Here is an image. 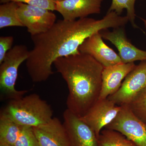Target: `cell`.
<instances>
[{"label":"cell","instance_id":"cell-1","mask_svg":"<svg viewBox=\"0 0 146 146\" xmlns=\"http://www.w3.org/2000/svg\"><path fill=\"white\" fill-rule=\"evenodd\" d=\"M117 26L116 16L107 13L100 20L86 17L73 21L58 20L46 31L31 36L33 47L26 65L32 81H46L54 74L52 65L55 60L78 53L79 47L88 37Z\"/></svg>","mask_w":146,"mask_h":146},{"label":"cell","instance_id":"cell-2","mask_svg":"<svg viewBox=\"0 0 146 146\" xmlns=\"http://www.w3.org/2000/svg\"><path fill=\"white\" fill-rule=\"evenodd\" d=\"M53 65L68 86L67 109L82 117L98 100L104 68L90 55L80 52L57 58Z\"/></svg>","mask_w":146,"mask_h":146},{"label":"cell","instance_id":"cell-3","mask_svg":"<svg viewBox=\"0 0 146 146\" xmlns=\"http://www.w3.org/2000/svg\"><path fill=\"white\" fill-rule=\"evenodd\" d=\"M1 113L19 125L36 127L50 121L53 111L38 94H32L10 100Z\"/></svg>","mask_w":146,"mask_h":146},{"label":"cell","instance_id":"cell-4","mask_svg":"<svg viewBox=\"0 0 146 146\" xmlns=\"http://www.w3.org/2000/svg\"><path fill=\"white\" fill-rule=\"evenodd\" d=\"M30 50L25 45H16L7 53L0 64V89L1 98L3 99H18L25 96L28 91H19L15 85L18 78V69L26 61Z\"/></svg>","mask_w":146,"mask_h":146},{"label":"cell","instance_id":"cell-5","mask_svg":"<svg viewBox=\"0 0 146 146\" xmlns=\"http://www.w3.org/2000/svg\"><path fill=\"white\" fill-rule=\"evenodd\" d=\"M121 107L117 117L105 128L119 131L137 146H146V123L138 119L127 105Z\"/></svg>","mask_w":146,"mask_h":146},{"label":"cell","instance_id":"cell-6","mask_svg":"<svg viewBox=\"0 0 146 146\" xmlns=\"http://www.w3.org/2000/svg\"><path fill=\"white\" fill-rule=\"evenodd\" d=\"M17 3L19 19L31 36L46 31L56 22V16L51 11L23 3Z\"/></svg>","mask_w":146,"mask_h":146},{"label":"cell","instance_id":"cell-7","mask_svg":"<svg viewBox=\"0 0 146 146\" xmlns=\"http://www.w3.org/2000/svg\"><path fill=\"white\" fill-rule=\"evenodd\" d=\"M146 87V60H143L135 66L119 89L108 98L120 106L128 105Z\"/></svg>","mask_w":146,"mask_h":146},{"label":"cell","instance_id":"cell-8","mask_svg":"<svg viewBox=\"0 0 146 146\" xmlns=\"http://www.w3.org/2000/svg\"><path fill=\"white\" fill-rule=\"evenodd\" d=\"M63 118L70 146H99L96 133L81 118L68 109Z\"/></svg>","mask_w":146,"mask_h":146},{"label":"cell","instance_id":"cell-9","mask_svg":"<svg viewBox=\"0 0 146 146\" xmlns=\"http://www.w3.org/2000/svg\"><path fill=\"white\" fill-rule=\"evenodd\" d=\"M121 107L108 98L98 100L80 118L92 129L98 138L102 129L115 119Z\"/></svg>","mask_w":146,"mask_h":146},{"label":"cell","instance_id":"cell-10","mask_svg":"<svg viewBox=\"0 0 146 146\" xmlns=\"http://www.w3.org/2000/svg\"><path fill=\"white\" fill-rule=\"evenodd\" d=\"M103 39L109 41L117 48L123 63H134L137 60H146V51L138 48L131 44L126 35L124 27L100 32Z\"/></svg>","mask_w":146,"mask_h":146},{"label":"cell","instance_id":"cell-11","mask_svg":"<svg viewBox=\"0 0 146 146\" xmlns=\"http://www.w3.org/2000/svg\"><path fill=\"white\" fill-rule=\"evenodd\" d=\"M78 50L91 55L104 68L122 63L119 55L104 42L100 32L85 39L79 47Z\"/></svg>","mask_w":146,"mask_h":146},{"label":"cell","instance_id":"cell-12","mask_svg":"<svg viewBox=\"0 0 146 146\" xmlns=\"http://www.w3.org/2000/svg\"><path fill=\"white\" fill-rule=\"evenodd\" d=\"M104 0H64L56 2V10L68 21L100 14Z\"/></svg>","mask_w":146,"mask_h":146},{"label":"cell","instance_id":"cell-13","mask_svg":"<svg viewBox=\"0 0 146 146\" xmlns=\"http://www.w3.org/2000/svg\"><path fill=\"white\" fill-rule=\"evenodd\" d=\"M33 127L40 146H70L63 123L57 118Z\"/></svg>","mask_w":146,"mask_h":146},{"label":"cell","instance_id":"cell-14","mask_svg":"<svg viewBox=\"0 0 146 146\" xmlns=\"http://www.w3.org/2000/svg\"><path fill=\"white\" fill-rule=\"evenodd\" d=\"M134 63H121L104 68L102 74L101 90L98 100L106 99L116 93L122 81L135 68Z\"/></svg>","mask_w":146,"mask_h":146},{"label":"cell","instance_id":"cell-15","mask_svg":"<svg viewBox=\"0 0 146 146\" xmlns=\"http://www.w3.org/2000/svg\"><path fill=\"white\" fill-rule=\"evenodd\" d=\"M22 126L14 122L5 115L0 114V145L14 146Z\"/></svg>","mask_w":146,"mask_h":146},{"label":"cell","instance_id":"cell-16","mask_svg":"<svg viewBox=\"0 0 146 146\" xmlns=\"http://www.w3.org/2000/svg\"><path fill=\"white\" fill-rule=\"evenodd\" d=\"M18 7L17 3L13 2L1 5L0 29L11 27H23L18 17Z\"/></svg>","mask_w":146,"mask_h":146},{"label":"cell","instance_id":"cell-17","mask_svg":"<svg viewBox=\"0 0 146 146\" xmlns=\"http://www.w3.org/2000/svg\"><path fill=\"white\" fill-rule=\"evenodd\" d=\"M98 140L99 146H137L121 133L108 129L102 130Z\"/></svg>","mask_w":146,"mask_h":146},{"label":"cell","instance_id":"cell-18","mask_svg":"<svg viewBox=\"0 0 146 146\" xmlns=\"http://www.w3.org/2000/svg\"><path fill=\"white\" fill-rule=\"evenodd\" d=\"M136 0H112L108 11H115L121 15L124 9L127 10V16L131 25L134 28H138L135 21L136 19L135 4Z\"/></svg>","mask_w":146,"mask_h":146},{"label":"cell","instance_id":"cell-19","mask_svg":"<svg viewBox=\"0 0 146 146\" xmlns=\"http://www.w3.org/2000/svg\"><path fill=\"white\" fill-rule=\"evenodd\" d=\"M127 106L138 119L146 123V87Z\"/></svg>","mask_w":146,"mask_h":146},{"label":"cell","instance_id":"cell-20","mask_svg":"<svg viewBox=\"0 0 146 146\" xmlns=\"http://www.w3.org/2000/svg\"><path fill=\"white\" fill-rule=\"evenodd\" d=\"M14 146H40L33 127L26 126H22Z\"/></svg>","mask_w":146,"mask_h":146},{"label":"cell","instance_id":"cell-21","mask_svg":"<svg viewBox=\"0 0 146 146\" xmlns=\"http://www.w3.org/2000/svg\"><path fill=\"white\" fill-rule=\"evenodd\" d=\"M13 2L35 6L54 11L56 10L55 3L52 0H0L1 3Z\"/></svg>","mask_w":146,"mask_h":146},{"label":"cell","instance_id":"cell-22","mask_svg":"<svg viewBox=\"0 0 146 146\" xmlns=\"http://www.w3.org/2000/svg\"><path fill=\"white\" fill-rule=\"evenodd\" d=\"M13 36H1L0 37V64L4 59L7 53L11 48L13 43Z\"/></svg>","mask_w":146,"mask_h":146},{"label":"cell","instance_id":"cell-23","mask_svg":"<svg viewBox=\"0 0 146 146\" xmlns=\"http://www.w3.org/2000/svg\"><path fill=\"white\" fill-rule=\"evenodd\" d=\"M141 19L143 21V22L144 25H145V27L146 29V20L142 18H141Z\"/></svg>","mask_w":146,"mask_h":146},{"label":"cell","instance_id":"cell-24","mask_svg":"<svg viewBox=\"0 0 146 146\" xmlns=\"http://www.w3.org/2000/svg\"><path fill=\"white\" fill-rule=\"evenodd\" d=\"M54 2V3L62 1H64V0H52Z\"/></svg>","mask_w":146,"mask_h":146},{"label":"cell","instance_id":"cell-25","mask_svg":"<svg viewBox=\"0 0 146 146\" xmlns=\"http://www.w3.org/2000/svg\"><path fill=\"white\" fill-rule=\"evenodd\" d=\"M0 146H7V145H0Z\"/></svg>","mask_w":146,"mask_h":146}]
</instances>
